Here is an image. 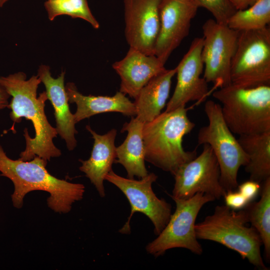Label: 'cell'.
I'll return each instance as SVG.
<instances>
[{"mask_svg": "<svg viewBox=\"0 0 270 270\" xmlns=\"http://www.w3.org/2000/svg\"><path fill=\"white\" fill-rule=\"evenodd\" d=\"M38 76L46 88L48 100L54 109L56 122V130L62 139L64 140L68 149L72 150L76 146L74 116L70 109L68 100L64 84L65 72L62 71L60 76L54 78L51 74L50 67L40 65L38 70Z\"/></svg>", "mask_w": 270, "mask_h": 270, "instance_id": "2e32d148", "label": "cell"}, {"mask_svg": "<svg viewBox=\"0 0 270 270\" xmlns=\"http://www.w3.org/2000/svg\"><path fill=\"white\" fill-rule=\"evenodd\" d=\"M258 0H230L231 4L237 10H242L250 6Z\"/></svg>", "mask_w": 270, "mask_h": 270, "instance_id": "83f0119b", "label": "cell"}, {"mask_svg": "<svg viewBox=\"0 0 270 270\" xmlns=\"http://www.w3.org/2000/svg\"><path fill=\"white\" fill-rule=\"evenodd\" d=\"M144 123L136 117L132 118L126 123L122 132H127V136L120 146L116 147L115 163L121 164L126 169L128 177L139 178L146 176L148 173L144 164L145 150L142 138Z\"/></svg>", "mask_w": 270, "mask_h": 270, "instance_id": "d6986e66", "label": "cell"}, {"mask_svg": "<svg viewBox=\"0 0 270 270\" xmlns=\"http://www.w3.org/2000/svg\"><path fill=\"white\" fill-rule=\"evenodd\" d=\"M188 110L182 106L164 111L144 123L142 128L145 160L172 175L180 166L197 156L196 150L186 151L182 144L184 136L195 126L188 116Z\"/></svg>", "mask_w": 270, "mask_h": 270, "instance_id": "3957f363", "label": "cell"}, {"mask_svg": "<svg viewBox=\"0 0 270 270\" xmlns=\"http://www.w3.org/2000/svg\"><path fill=\"white\" fill-rule=\"evenodd\" d=\"M40 83L37 75L27 80L26 74L22 72L0 77V84L12 97L8 107L11 110L10 117L13 122L10 130L15 132L14 125L20 123L22 118L30 120L34 130L33 138L29 136L27 128L24 130L26 146L19 158L24 161L32 160L36 156L50 161L62 154L53 142L58 135L56 128L50 124L44 112L48 100L46 92L37 97Z\"/></svg>", "mask_w": 270, "mask_h": 270, "instance_id": "6da1fadb", "label": "cell"}, {"mask_svg": "<svg viewBox=\"0 0 270 270\" xmlns=\"http://www.w3.org/2000/svg\"><path fill=\"white\" fill-rule=\"evenodd\" d=\"M10 96L0 84V110L8 107V99Z\"/></svg>", "mask_w": 270, "mask_h": 270, "instance_id": "f1b7e54d", "label": "cell"}, {"mask_svg": "<svg viewBox=\"0 0 270 270\" xmlns=\"http://www.w3.org/2000/svg\"><path fill=\"white\" fill-rule=\"evenodd\" d=\"M238 140L248 156L250 180L262 183L270 178V131L240 135Z\"/></svg>", "mask_w": 270, "mask_h": 270, "instance_id": "44dd1931", "label": "cell"}, {"mask_svg": "<svg viewBox=\"0 0 270 270\" xmlns=\"http://www.w3.org/2000/svg\"><path fill=\"white\" fill-rule=\"evenodd\" d=\"M171 198L176 204L175 211L158 237L146 246V252L157 257L168 250L184 248L200 255L203 250L196 236V220L202 207L216 199L201 192L188 199Z\"/></svg>", "mask_w": 270, "mask_h": 270, "instance_id": "ba28073f", "label": "cell"}, {"mask_svg": "<svg viewBox=\"0 0 270 270\" xmlns=\"http://www.w3.org/2000/svg\"><path fill=\"white\" fill-rule=\"evenodd\" d=\"M173 176L174 184L170 197L188 199L201 192L218 200L226 192L220 182L218 162L208 144H203L200 155L180 166Z\"/></svg>", "mask_w": 270, "mask_h": 270, "instance_id": "8fae6325", "label": "cell"}, {"mask_svg": "<svg viewBox=\"0 0 270 270\" xmlns=\"http://www.w3.org/2000/svg\"><path fill=\"white\" fill-rule=\"evenodd\" d=\"M198 8L210 12L218 22L226 24L236 10L230 0H194Z\"/></svg>", "mask_w": 270, "mask_h": 270, "instance_id": "d4e9b609", "label": "cell"}, {"mask_svg": "<svg viewBox=\"0 0 270 270\" xmlns=\"http://www.w3.org/2000/svg\"><path fill=\"white\" fill-rule=\"evenodd\" d=\"M204 111L208 124L200 129L198 143L210 146L220 166L221 184L226 192L235 190L238 184V170L248 164V156L226 125L220 105L208 100Z\"/></svg>", "mask_w": 270, "mask_h": 270, "instance_id": "8992f818", "label": "cell"}, {"mask_svg": "<svg viewBox=\"0 0 270 270\" xmlns=\"http://www.w3.org/2000/svg\"><path fill=\"white\" fill-rule=\"evenodd\" d=\"M270 23V0H258L230 16L227 25L238 31L256 30L268 27Z\"/></svg>", "mask_w": 270, "mask_h": 270, "instance_id": "603a6c76", "label": "cell"}, {"mask_svg": "<svg viewBox=\"0 0 270 270\" xmlns=\"http://www.w3.org/2000/svg\"><path fill=\"white\" fill-rule=\"evenodd\" d=\"M247 223L244 208L238 210L226 204L217 206L212 214L196 224V236L219 243L237 252L256 268L268 270L261 254L260 237L254 228L246 226Z\"/></svg>", "mask_w": 270, "mask_h": 270, "instance_id": "277c9868", "label": "cell"}, {"mask_svg": "<svg viewBox=\"0 0 270 270\" xmlns=\"http://www.w3.org/2000/svg\"><path fill=\"white\" fill-rule=\"evenodd\" d=\"M202 30L203 77L208 83H212L215 88L228 86L232 84L231 62L239 32L212 18L204 22Z\"/></svg>", "mask_w": 270, "mask_h": 270, "instance_id": "9c48e42d", "label": "cell"}, {"mask_svg": "<svg viewBox=\"0 0 270 270\" xmlns=\"http://www.w3.org/2000/svg\"><path fill=\"white\" fill-rule=\"evenodd\" d=\"M176 68L166 69L144 86L134 102L136 118L144 123L152 120L160 113L168 98Z\"/></svg>", "mask_w": 270, "mask_h": 270, "instance_id": "ffe728a7", "label": "cell"}, {"mask_svg": "<svg viewBox=\"0 0 270 270\" xmlns=\"http://www.w3.org/2000/svg\"><path fill=\"white\" fill-rule=\"evenodd\" d=\"M65 88L69 103L76 105V110L74 114L76 124L104 112H118L127 116L136 115L134 102L120 91L112 96H85L78 91L73 82H68Z\"/></svg>", "mask_w": 270, "mask_h": 270, "instance_id": "ac0fdd59", "label": "cell"}, {"mask_svg": "<svg viewBox=\"0 0 270 270\" xmlns=\"http://www.w3.org/2000/svg\"><path fill=\"white\" fill-rule=\"evenodd\" d=\"M254 180H250L238 184V191L250 202L258 196L260 191L261 185Z\"/></svg>", "mask_w": 270, "mask_h": 270, "instance_id": "4316f807", "label": "cell"}, {"mask_svg": "<svg viewBox=\"0 0 270 270\" xmlns=\"http://www.w3.org/2000/svg\"><path fill=\"white\" fill-rule=\"evenodd\" d=\"M46 164L47 160L38 156L28 161L12 160L0 144V176L8 178L13 183L11 198L14 207L22 208L25 196L35 190L48 192V206L60 214L70 212L72 204L83 198L84 184L55 177L46 170Z\"/></svg>", "mask_w": 270, "mask_h": 270, "instance_id": "7a4b0ae2", "label": "cell"}, {"mask_svg": "<svg viewBox=\"0 0 270 270\" xmlns=\"http://www.w3.org/2000/svg\"><path fill=\"white\" fill-rule=\"evenodd\" d=\"M86 128L92 134L94 143L90 158L86 160H79L82 163L79 169L94 186L100 196L104 197V182L116 159L114 142L117 132L114 128L101 135L93 130L89 125Z\"/></svg>", "mask_w": 270, "mask_h": 270, "instance_id": "e0dca14e", "label": "cell"}, {"mask_svg": "<svg viewBox=\"0 0 270 270\" xmlns=\"http://www.w3.org/2000/svg\"><path fill=\"white\" fill-rule=\"evenodd\" d=\"M44 6L50 20L60 15H67L84 20L96 29L100 28L86 0H47Z\"/></svg>", "mask_w": 270, "mask_h": 270, "instance_id": "cb8c5ba5", "label": "cell"}, {"mask_svg": "<svg viewBox=\"0 0 270 270\" xmlns=\"http://www.w3.org/2000/svg\"><path fill=\"white\" fill-rule=\"evenodd\" d=\"M10 0H0V8L3 6L8 1Z\"/></svg>", "mask_w": 270, "mask_h": 270, "instance_id": "f546056e", "label": "cell"}, {"mask_svg": "<svg viewBox=\"0 0 270 270\" xmlns=\"http://www.w3.org/2000/svg\"><path fill=\"white\" fill-rule=\"evenodd\" d=\"M260 198L257 202H250L244 208L248 222L250 223L258 233L264 246V257L270 260V178L262 182Z\"/></svg>", "mask_w": 270, "mask_h": 270, "instance_id": "7402d4cb", "label": "cell"}, {"mask_svg": "<svg viewBox=\"0 0 270 270\" xmlns=\"http://www.w3.org/2000/svg\"><path fill=\"white\" fill-rule=\"evenodd\" d=\"M203 38H196L186 53L176 67L177 82L165 111L174 110L192 101H201L209 91L208 82L201 76L204 66L202 58Z\"/></svg>", "mask_w": 270, "mask_h": 270, "instance_id": "5bb4252c", "label": "cell"}, {"mask_svg": "<svg viewBox=\"0 0 270 270\" xmlns=\"http://www.w3.org/2000/svg\"><path fill=\"white\" fill-rule=\"evenodd\" d=\"M162 0H124L125 36L130 48L154 55Z\"/></svg>", "mask_w": 270, "mask_h": 270, "instance_id": "4fadbf2b", "label": "cell"}, {"mask_svg": "<svg viewBox=\"0 0 270 270\" xmlns=\"http://www.w3.org/2000/svg\"><path fill=\"white\" fill-rule=\"evenodd\" d=\"M198 8L194 0H162L160 28L154 54L164 64L188 35Z\"/></svg>", "mask_w": 270, "mask_h": 270, "instance_id": "7c38bea8", "label": "cell"}, {"mask_svg": "<svg viewBox=\"0 0 270 270\" xmlns=\"http://www.w3.org/2000/svg\"><path fill=\"white\" fill-rule=\"evenodd\" d=\"M158 176L153 172L139 180L126 178L116 174L112 170L105 180L116 186L128 198L131 212L128 220L120 232L128 234L130 232V222L135 212L145 214L154 226L155 234L158 235L168 224L172 214V206L164 199L159 198L154 193L152 184Z\"/></svg>", "mask_w": 270, "mask_h": 270, "instance_id": "30bf717a", "label": "cell"}, {"mask_svg": "<svg viewBox=\"0 0 270 270\" xmlns=\"http://www.w3.org/2000/svg\"><path fill=\"white\" fill-rule=\"evenodd\" d=\"M232 84L245 88L270 86V29L239 32L230 66Z\"/></svg>", "mask_w": 270, "mask_h": 270, "instance_id": "52a82bcc", "label": "cell"}, {"mask_svg": "<svg viewBox=\"0 0 270 270\" xmlns=\"http://www.w3.org/2000/svg\"><path fill=\"white\" fill-rule=\"evenodd\" d=\"M212 96L222 104V117L233 134L270 131V86L245 88L231 84Z\"/></svg>", "mask_w": 270, "mask_h": 270, "instance_id": "5b68a950", "label": "cell"}, {"mask_svg": "<svg viewBox=\"0 0 270 270\" xmlns=\"http://www.w3.org/2000/svg\"><path fill=\"white\" fill-rule=\"evenodd\" d=\"M112 67L121 80L120 92L134 99L151 79L166 69L155 55H147L132 48Z\"/></svg>", "mask_w": 270, "mask_h": 270, "instance_id": "9a60e30c", "label": "cell"}, {"mask_svg": "<svg viewBox=\"0 0 270 270\" xmlns=\"http://www.w3.org/2000/svg\"><path fill=\"white\" fill-rule=\"evenodd\" d=\"M224 197L226 205L234 210L243 209L250 203L238 190L228 191Z\"/></svg>", "mask_w": 270, "mask_h": 270, "instance_id": "484cf974", "label": "cell"}]
</instances>
